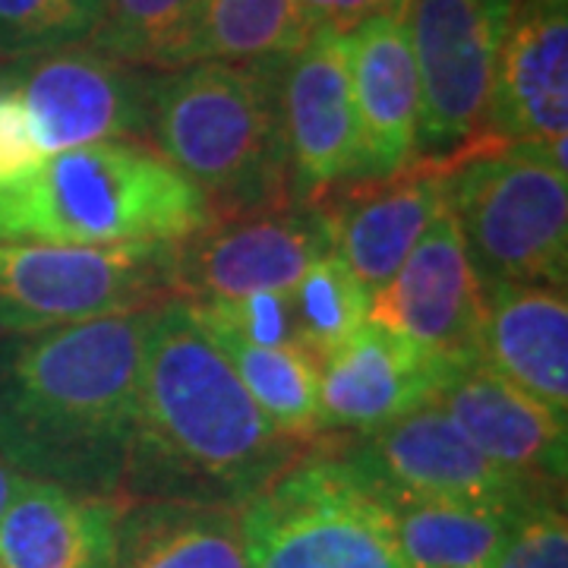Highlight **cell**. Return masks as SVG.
I'll list each match as a JSON object with an SVG mask.
<instances>
[{
    "label": "cell",
    "mask_w": 568,
    "mask_h": 568,
    "mask_svg": "<svg viewBox=\"0 0 568 568\" xmlns=\"http://www.w3.org/2000/svg\"><path fill=\"white\" fill-rule=\"evenodd\" d=\"M354 465L383 496L439 499V503H511L525 506L544 496L489 462L455 424L439 398L402 414L357 439H345Z\"/></svg>",
    "instance_id": "obj_11"
},
{
    "label": "cell",
    "mask_w": 568,
    "mask_h": 568,
    "mask_svg": "<svg viewBox=\"0 0 568 568\" xmlns=\"http://www.w3.org/2000/svg\"><path fill=\"white\" fill-rule=\"evenodd\" d=\"M26 480H29V477L0 452V518H3V511L10 508V503L17 499V493H20Z\"/></svg>",
    "instance_id": "obj_32"
},
{
    "label": "cell",
    "mask_w": 568,
    "mask_h": 568,
    "mask_svg": "<svg viewBox=\"0 0 568 568\" xmlns=\"http://www.w3.org/2000/svg\"><path fill=\"white\" fill-rule=\"evenodd\" d=\"M297 347L320 364L369 323V291L338 253H328L287 291Z\"/></svg>",
    "instance_id": "obj_25"
},
{
    "label": "cell",
    "mask_w": 568,
    "mask_h": 568,
    "mask_svg": "<svg viewBox=\"0 0 568 568\" xmlns=\"http://www.w3.org/2000/svg\"><path fill=\"white\" fill-rule=\"evenodd\" d=\"M0 67H3V61H0Z\"/></svg>",
    "instance_id": "obj_34"
},
{
    "label": "cell",
    "mask_w": 568,
    "mask_h": 568,
    "mask_svg": "<svg viewBox=\"0 0 568 568\" xmlns=\"http://www.w3.org/2000/svg\"><path fill=\"white\" fill-rule=\"evenodd\" d=\"M284 140L294 203L316 205L357 178L361 130L351 85V41L316 29L284 67Z\"/></svg>",
    "instance_id": "obj_14"
},
{
    "label": "cell",
    "mask_w": 568,
    "mask_h": 568,
    "mask_svg": "<svg viewBox=\"0 0 568 568\" xmlns=\"http://www.w3.org/2000/svg\"><path fill=\"white\" fill-rule=\"evenodd\" d=\"M104 0H0V61L92 39Z\"/></svg>",
    "instance_id": "obj_27"
},
{
    "label": "cell",
    "mask_w": 568,
    "mask_h": 568,
    "mask_svg": "<svg viewBox=\"0 0 568 568\" xmlns=\"http://www.w3.org/2000/svg\"><path fill=\"white\" fill-rule=\"evenodd\" d=\"M335 253L316 205L215 219L171 244V301L200 306L263 291H291L306 268Z\"/></svg>",
    "instance_id": "obj_10"
},
{
    "label": "cell",
    "mask_w": 568,
    "mask_h": 568,
    "mask_svg": "<svg viewBox=\"0 0 568 568\" xmlns=\"http://www.w3.org/2000/svg\"><path fill=\"white\" fill-rule=\"evenodd\" d=\"M493 568H568V521L562 499L530 503Z\"/></svg>",
    "instance_id": "obj_29"
},
{
    "label": "cell",
    "mask_w": 568,
    "mask_h": 568,
    "mask_svg": "<svg viewBox=\"0 0 568 568\" xmlns=\"http://www.w3.org/2000/svg\"><path fill=\"white\" fill-rule=\"evenodd\" d=\"M0 568H3V566H0Z\"/></svg>",
    "instance_id": "obj_35"
},
{
    "label": "cell",
    "mask_w": 568,
    "mask_h": 568,
    "mask_svg": "<svg viewBox=\"0 0 568 568\" xmlns=\"http://www.w3.org/2000/svg\"><path fill=\"white\" fill-rule=\"evenodd\" d=\"M436 398L493 465L544 496H562L568 420L537 405L480 361L452 369Z\"/></svg>",
    "instance_id": "obj_16"
},
{
    "label": "cell",
    "mask_w": 568,
    "mask_h": 568,
    "mask_svg": "<svg viewBox=\"0 0 568 568\" xmlns=\"http://www.w3.org/2000/svg\"><path fill=\"white\" fill-rule=\"evenodd\" d=\"M44 159L17 85L0 73V186L29 178Z\"/></svg>",
    "instance_id": "obj_30"
},
{
    "label": "cell",
    "mask_w": 568,
    "mask_h": 568,
    "mask_svg": "<svg viewBox=\"0 0 568 568\" xmlns=\"http://www.w3.org/2000/svg\"><path fill=\"white\" fill-rule=\"evenodd\" d=\"M212 205L149 142H92L0 186V241L54 246L178 244Z\"/></svg>",
    "instance_id": "obj_4"
},
{
    "label": "cell",
    "mask_w": 568,
    "mask_h": 568,
    "mask_svg": "<svg viewBox=\"0 0 568 568\" xmlns=\"http://www.w3.org/2000/svg\"><path fill=\"white\" fill-rule=\"evenodd\" d=\"M123 499L26 480L0 518L3 568H114Z\"/></svg>",
    "instance_id": "obj_20"
},
{
    "label": "cell",
    "mask_w": 568,
    "mask_h": 568,
    "mask_svg": "<svg viewBox=\"0 0 568 568\" xmlns=\"http://www.w3.org/2000/svg\"><path fill=\"white\" fill-rule=\"evenodd\" d=\"M452 369L366 323L320 361V433L357 439L439 395Z\"/></svg>",
    "instance_id": "obj_17"
},
{
    "label": "cell",
    "mask_w": 568,
    "mask_h": 568,
    "mask_svg": "<svg viewBox=\"0 0 568 568\" xmlns=\"http://www.w3.org/2000/svg\"><path fill=\"white\" fill-rule=\"evenodd\" d=\"M480 142L537 145L568 168V3L511 0Z\"/></svg>",
    "instance_id": "obj_13"
},
{
    "label": "cell",
    "mask_w": 568,
    "mask_h": 568,
    "mask_svg": "<svg viewBox=\"0 0 568 568\" xmlns=\"http://www.w3.org/2000/svg\"><path fill=\"white\" fill-rule=\"evenodd\" d=\"M369 323L446 369L480 361L484 282L467 260L452 212L439 215L402 268L369 294Z\"/></svg>",
    "instance_id": "obj_12"
},
{
    "label": "cell",
    "mask_w": 568,
    "mask_h": 568,
    "mask_svg": "<svg viewBox=\"0 0 568 568\" xmlns=\"http://www.w3.org/2000/svg\"><path fill=\"white\" fill-rule=\"evenodd\" d=\"M544 3H568V0H544Z\"/></svg>",
    "instance_id": "obj_33"
},
{
    "label": "cell",
    "mask_w": 568,
    "mask_h": 568,
    "mask_svg": "<svg viewBox=\"0 0 568 568\" xmlns=\"http://www.w3.org/2000/svg\"><path fill=\"white\" fill-rule=\"evenodd\" d=\"M190 310L196 313V320H200V323L219 325V328H224V332H231V335L244 338L246 345H256V347L297 345L287 291H263V294H246V297H237V301L200 304V306H190Z\"/></svg>",
    "instance_id": "obj_28"
},
{
    "label": "cell",
    "mask_w": 568,
    "mask_h": 568,
    "mask_svg": "<svg viewBox=\"0 0 568 568\" xmlns=\"http://www.w3.org/2000/svg\"><path fill=\"white\" fill-rule=\"evenodd\" d=\"M448 164L417 162L388 174L347 181L316 203L332 246L373 294L402 268L410 250L448 212Z\"/></svg>",
    "instance_id": "obj_15"
},
{
    "label": "cell",
    "mask_w": 568,
    "mask_h": 568,
    "mask_svg": "<svg viewBox=\"0 0 568 568\" xmlns=\"http://www.w3.org/2000/svg\"><path fill=\"white\" fill-rule=\"evenodd\" d=\"M171 244L0 241V338H29L171 301Z\"/></svg>",
    "instance_id": "obj_7"
},
{
    "label": "cell",
    "mask_w": 568,
    "mask_h": 568,
    "mask_svg": "<svg viewBox=\"0 0 568 568\" xmlns=\"http://www.w3.org/2000/svg\"><path fill=\"white\" fill-rule=\"evenodd\" d=\"M386 503L405 568H493L518 515L530 506L402 496H386Z\"/></svg>",
    "instance_id": "obj_22"
},
{
    "label": "cell",
    "mask_w": 568,
    "mask_h": 568,
    "mask_svg": "<svg viewBox=\"0 0 568 568\" xmlns=\"http://www.w3.org/2000/svg\"><path fill=\"white\" fill-rule=\"evenodd\" d=\"M320 443L291 436L265 417L190 306H152L123 503L241 508Z\"/></svg>",
    "instance_id": "obj_1"
},
{
    "label": "cell",
    "mask_w": 568,
    "mask_h": 568,
    "mask_svg": "<svg viewBox=\"0 0 568 568\" xmlns=\"http://www.w3.org/2000/svg\"><path fill=\"white\" fill-rule=\"evenodd\" d=\"M511 0H410L420 80L417 159L452 164L484 140L493 70Z\"/></svg>",
    "instance_id": "obj_8"
},
{
    "label": "cell",
    "mask_w": 568,
    "mask_h": 568,
    "mask_svg": "<svg viewBox=\"0 0 568 568\" xmlns=\"http://www.w3.org/2000/svg\"><path fill=\"white\" fill-rule=\"evenodd\" d=\"M480 364L568 420V301L547 284L484 287Z\"/></svg>",
    "instance_id": "obj_19"
},
{
    "label": "cell",
    "mask_w": 568,
    "mask_h": 568,
    "mask_svg": "<svg viewBox=\"0 0 568 568\" xmlns=\"http://www.w3.org/2000/svg\"><path fill=\"white\" fill-rule=\"evenodd\" d=\"M304 41L294 0H203L174 70L196 61L294 58Z\"/></svg>",
    "instance_id": "obj_23"
},
{
    "label": "cell",
    "mask_w": 568,
    "mask_h": 568,
    "mask_svg": "<svg viewBox=\"0 0 568 568\" xmlns=\"http://www.w3.org/2000/svg\"><path fill=\"white\" fill-rule=\"evenodd\" d=\"M0 73L17 85L44 155L92 142H149L155 73L92 41L3 63Z\"/></svg>",
    "instance_id": "obj_9"
},
{
    "label": "cell",
    "mask_w": 568,
    "mask_h": 568,
    "mask_svg": "<svg viewBox=\"0 0 568 568\" xmlns=\"http://www.w3.org/2000/svg\"><path fill=\"white\" fill-rule=\"evenodd\" d=\"M114 568H246L237 508L130 499L118 521Z\"/></svg>",
    "instance_id": "obj_21"
},
{
    "label": "cell",
    "mask_w": 568,
    "mask_h": 568,
    "mask_svg": "<svg viewBox=\"0 0 568 568\" xmlns=\"http://www.w3.org/2000/svg\"><path fill=\"white\" fill-rule=\"evenodd\" d=\"M287 61H196L152 77L149 142L203 193L215 219L294 203L282 111Z\"/></svg>",
    "instance_id": "obj_3"
},
{
    "label": "cell",
    "mask_w": 568,
    "mask_h": 568,
    "mask_svg": "<svg viewBox=\"0 0 568 568\" xmlns=\"http://www.w3.org/2000/svg\"><path fill=\"white\" fill-rule=\"evenodd\" d=\"M246 568H405L386 496L328 436L237 508Z\"/></svg>",
    "instance_id": "obj_5"
},
{
    "label": "cell",
    "mask_w": 568,
    "mask_h": 568,
    "mask_svg": "<svg viewBox=\"0 0 568 568\" xmlns=\"http://www.w3.org/2000/svg\"><path fill=\"white\" fill-rule=\"evenodd\" d=\"M203 0H104L92 44L152 73L174 70L178 51Z\"/></svg>",
    "instance_id": "obj_26"
},
{
    "label": "cell",
    "mask_w": 568,
    "mask_h": 568,
    "mask_svg": "<svg viewBox=\"0 0 568 568\" xmlns=\"http://www.w3.org/2000/svg\"><path fill=\"white\" fill-rule=\"evenodd\" d=\"M351 85L361 130L357 178H388L417 162L420 80L407 17H376L351 36Z\"/></svg>",
    "instance_id": "obj_18"
},
{
    "label": "cell",
    "mask_w": 568,
    "mask_h": 568,
    "mask_svg": "<svg viewBox=\"0 0 568 568\" xmlns=\"http://www.w3.org/2000/svg\"><path fill=\"white\" fill-rule=\"evenodd\" d=\"M203 328L272 424L306 443L328 439L320 433V364L304 347H256L219 325L203 323Z\"/></svg>",
    "instance_id": "obj_24"
},
{
    "label": "cell",
    "mask_w": 568,
    "mask_h": 568,
    "mask_svg": "<svg viewBox=\"0 0 568 568\" xmlns=\"http://www.w3.org/2000/svg\"><path fill=\"white\" fill-rule=\"evenodd\" d=\"M149 313L20 338L0 357V452L32 480L123 499Z\"/></svg>",
    "instance_id": "obj_2"
},
{
    "label": "cell",
    "mask_w": 568,
    "mask_h": 568,
    "mask_svg": "<svg viewBox=\"0 0 568 568\" xmlns=\"http://www.w3.org/2000/svg\"><path fill=\"white\" fill-rule=\"evenodd\" d=\"M448 212L489 284H568V168L537 145L477 142L448 164Z\"/></svg>",
    "instance_id": "obj_6"
},
{
    "label": "cell",
    "mask_w": 568,
    "mask_h": 568,
    "mask_svg": "<svg viewBox=\"0 0 568 568\" xmlns=\"http://www.w3.org/2000/svg\"><path fill=\"white\" fill-rule=\"evenodd\" d=\"M306 39L316 29L351 36L357 26L376 17H407L410 0H294Z\"/></svg>",
    "instance_id": "obj_31"
}]
</instances>
